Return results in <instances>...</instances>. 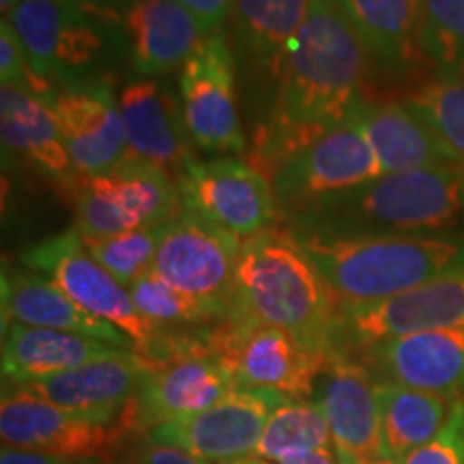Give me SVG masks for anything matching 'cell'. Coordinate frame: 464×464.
<instances>
[{
	"mask_svg": "<svg viewBox=\"0 0 464 464\" xmlns=\"http://www.w3.org/2000/svg\"><path fill=\"white\" fill-rule=\"evenodd\" d=\"M379 402L382 451L400 464L443 430L458 400L379 379Z\"/></svg>",
	"mask_w": 464,
	"mask_h": 464,
	"instance_id": "cell-28",
	"label": "cell"
},
{
	"mask_svg": "<svg viewBox=\"0 0 464 464\" xmlns=\"http://www.w3.org/2000/svg\"><path fill=\"white\" fill-rule=\"evenodd\" d=\"M335 456H338V464H396L390 458H365V456H355L346 454V451L335 450Z\"/></svg>",
	"mask_w": 464,
	"mask_h": 464,
	"instance_id": "cell-42",
	"label": "cell"
},
{
	"mask_svg": "<svg viewBox=\"0 0 464 464\" xmlns=\"http://www.w3.org/2000/svg\"><path fill=\"white\" fill-rule=\"evenodd\" d=\"M464 327V266L379 304L338 307L332 353H353L402 335Z\"/></svg>",
	"mask_w": 464,
	"mask_h": 464,
	"instance_id": "cell-12",
	"label": "cell"
},
{
	"mask_svg": "<svg viewBox=\"0 0 464 464\" xmlns=\"http://www.w3.org/2000/svg\"><path fill=\"white\" fill-rule=\"evenodd\" d=\"M179 3L196 17L207 34L222 31L235 7V0H179Z\"/></svg>",
	"mask_w": 464,
	"mask_h": 464,
	"instance_id": "cell-37",
	"label": "cell"
},
{
	"mask_svg": "<svg viewBox=\"0 0 464 464\" xmlns=\"http://www.w3.org/2000/svg\"><path fill=\"white\" fill-rule=\"evenodd\" d=\"M464 170V78H440L423 84L406 102Z\"/></svg>",
	"mask_w": 464,
	"mask_h": 464,
	"instance_id": "cell-31",
	"label": "cell"
},
{
	"mask_svg": "<svg viewBox=\"0 0 464 464\" xmlns=\"http://www.w3.org/2000/svg\"><path fill=\"white\" fill-rule=\"evenodd\" d=\"M464 216V170L458 166L382 174L284 219L316 235H451Z\"/></svg>",
	"mask_w": 464,
	"mask_h": 464,
	"instance_id": "cell-3",
	"label": "cell"
},
{
	"mask_svg": "<svg viewBox=\"0 0 464 464\" xmlns=\"http://www.w3.org/2000/svg\"><path fill=\"white\" fill-rule=\"evenodd\" d=\"M22 265L45 276L67 297L92 316L114 324L130 338L133 353L147 363L164 362L177 348L185 332H166L144 318L133 304L130 288L91 256L75 228L34 243L22 252Z\"/></svg>",
	"mask_w": 464,
	"mask_h": 464,
	"instance_id": "cell-6",
	"label": "cell"
},
{
	"mask_svg": "<svg viewBox=\"0 0 464 464\" xmlns=\"http://www.w3.org/2000/svg\"><path fill=\"white\" fill-rule=\"evenodd\" d=\"M20 3H22V0H0V11H3V15L7 17Z\"/></svg>",
	"mask_w": 464,
	"mask_h": 464,
	"instance_id": "cell-43",
	"label": "cell"
},
{
	"mask_svg": "<svg viewBox=\"0 0 464 464\" xmlns=\"http://www.w3.org/2000/svg\"><path fill=\"white\" fill-rule=\"evenodd\" d=\"M91 462L92 460H72V458L42 454V451L14 450V448H3V454H0V464H91Z\"/></svg>",
	"mask_w": 464,
	"mask_h": 464,
	"instance_id": "cell-39",
	"label": "cell"
},
{
	"mask_svg": "<svg viewBox=\"0 0 464 464\" xmlns=\"http://www.w3.org/2000/svg\"><path fill=\"white\" fill-rule=\"evenodd\" d=\"M131 430L125 417L102 423L33 396L22 387L3 393L0 439L3 448L42 451L72 460H95L121 443Z\"/></svg>",
	"mask_w": 464,
	"mask_h": 464,
	"instance_id": "cell-15",
	"label": "cell"
},
{
	"mask_svg": "<svg viewBox=\"0 0 464 464\" xmlns=\"http://www.w3.org/2000/svg\"><path fill=\"white\" fill-rule=\"evenodd\" d=\"M351 357L381 381L464 400V327L402 335Z\"/></svg>",
	"mask_w": 464,
	"mask_h": 464,
	"instance_id": "cell-18",
	"label": "cell"
},
{
	"mask_svg": "<svg viewBox=\"0 0 464 464\" xmlns=\"http://www.w3.org/2000/svg\"><path fill=\"white\" fill-rule=\"evenodd\" d=\"M89 179L114 200L133 228H160L183 213L177 181L166 170L131 153L112 170Z\"/></svg>",
	"mask_w": 464,
	"mask_h": 464,
	"instance_id": "cell-29",
	"label": "cell"
},
{
	"mask_svg": "<svg viewBox=\"0 0 464 464\" xmlns=\"http://www.w3.org/2000/svg\"><path fill=\"white\" fill-rule=\"evenodd\" d=\"M286 398L274 393L232 390L200 413L177 417L150 428L153 445L188 451L207 462H228L256 451L266 421Z\"/></svg>",
	"mask_w": 464,
	"mask_h": 464,
	"instance_id": "cell-16",
	"label": "cell"
},
{
	"mask_svg": "<svg viewBox=\"0 0 464 464\" xmlns=\"http://www.w3.org/2000/svg\"><path fill=\"white\" fill-rule=\"evenodd\" d=\"M130 63L140 78H161L183 67L207 37L179 0H136L125 14Z\"/></svg>",
	"mask_w": 464,
	"mask_h": 464,
	"instance_id": "cell-24",
	"label": "cell"
},
{
	"mask_svg": "<svg viewBox=\"0 0 464 464\" xmlns=\"http://www.w3.org/2000/svg\"><path fill=\"white\" fill-rule=\"evenodd\" d=\"M379 177H382L379 160L355 108L344 123L290 158L271 179V185L280 216L286 219L314 202L355 189Z\"/></svg>",
	"mask_w": 464,
	"mask_h": 464,
	"instance_id": "cell-13",
	"label": "cell"
},
{
	"mask_svg": "<svg viewBox=\"0 0 464 464\" xmlns=\"http://www.w3.org/2000/svg\"><path fill=\"white\" fill-rule=\"evenodd\" d=\"M116 351L123 348L89 335L11 323L3 327V379L11 387L28 385Z\"/></svg>",
	"mask_w": 464,
	"mask_h": 464,
	"instance_id": "cell-25",
	"label": "cell"
},
{
	"mask_svg": "<svg viewBox=\"0 0 464 464\" xmlns=\"http://www.w3.org/2000/svg\"><path fill=\"white\" fill-rule=\"evenodd\" d=\"M368 54L387 73L404 75L423 58L420 0H335Z\"/></svg>",
	"mask_w": 464,
	"mask_h": 464,
	"instance_id": "cell-27",
	"label": "cell"
},
{
	"mask_svg": "<svg viewBox=\"0 0 464 464\" xmlns=\"http://www.w3.org/2000/svg\"><path fill=\"white\" fill-rule=\"evenodd\" d=\"M370 54L335 0H310L284 72L280 95L254 127L247 161L274 179L290 158L355 112Z\"/></svg>",
	"mask_w": 464,
	"mask_h": 464,
	"instance_id": "cell-1",
	"label": "cell"
},
{
	"mask_svg": "<svg viewBox=\"0 0 464 464\" xmlns=\"http://www.w3.org/2000/svg\"><path fill=\"white\" fill-rule=\"evenodd\" d=\"M338 301L288 226L243 241L237 307L230 321L277 327L318 355H329Z\"/></svg>",
	"mask_w": 464,
	"mask_h": 464,
	"instance_id": "cell-2",
	"label": "cell"
},
{
	"mask_svg": "<svg viewBox=\"0 0 464 464\" xmlns=\"http://www.w3.org/2000/svg\"><path fill=\"white\" fill-rule=\"evenodd\" d=\"M147 362L133 351H116L50 379L17 385L45 402L89 420L114 423L136 398Z\"/></svg>",
	"mask_w": 464,
	"mask_h": 464,
	"instance_id": "cell-20",
	"label": "cell"
},
{
	"mask_svg": "<svg viewBox=\"0 0 464 464\" xmlns=\"http://www.w3.org/2000/svg\"><path fill=\"white\" fill-rule=\"evenodd\" d=\"M179 100L185 127L196 149L216 158H239L246 153L239 75L235 52L224 28L207 34L181 67Z\"/></svg>",
	"mask_w": 464,
	"mask_h": 464,
	"instance_id": "cell-10",
	"label": "cell"
},
{
	"mask_svg": "<svg viewBox=\"0 0 464 464\" xmlns=\"http://www.w3.org/2000/svg\"><path fill=\"white\" fill-rule=\"evenodd\" d=\"M314 402L327 417L335 450L387 458L381 437L379 379L359 359L334 351L316 379Z\"/></svg>",
	"mask_w": 464,
	"mask_h": 464,
	"instance_id": "cell-17",
	"label": "cell"
},
{
	"mask_svg": "<svg viewBox=\"0 0 464 464\" xmlns=\"http://www.w3.org/2000/svg\"><path fill=\"white\" fill-rule=\"evenodd\" d=\"M293 235L338 307L379 304L464 266V239L456 235Z\"/></svg>",
	"mask_w": 464,
	"mask_h": 464,
	"instance_id": "cell-4",
	"label": "cell"
},
{
	"mask_svg": "<svg viewBox=\"0 0 464 464\" xmlns=\"http://www.w3.org/2000/svg\"><path fill=\"white\" fill-rule=\"evenodd\" d=\"M222 464H269L266 460H263V458H237V460H228V462H222Z\"/></svg>",
	"mask_w": 464,
	"mask_h": 464,
	"instance_id": "cell-44",
	"label": "cell"
},
{
	"mask_svg": "<svg viewBox=\"0 0 464 464\" xmlns=\"http://www.w3.org/2000/svg\"><path fill=\"white\" fill-rule=\"evenodd\" d=\"M130 295L140 314L166 332H185V329L198 332L219 323L205 305L174 288L153 269L131 284Z\"/></svg>",
	"mask_w": 464,
	"mask_h": 464,
	"instance_id": "cell-33",
	"label": "cell"
},
{
	"mask_svg": "<svg viewBox=\"0 0 464 464\" xmlns=\"http://www.w3.org/2000/svg\"><path fill=\"white\" fill-rule=\"evenodd\" d=\"M116 100L130 153L161 168L177 181L196 155L185 127L181 100L174 95L170 84L160 78L136 75L127 80Z\"/></svg>",
	"mask_w": 464,
	"mask_h": 464,
	"instance_id": "cell-19",
	"label": "cell"
},
{
	"mask_svg": "<svg viewBox=\"0 0 464 464\" xmlns=\"http://www.w3.org/2000/svg\"><path fill=\"white\" fill-rule=\"evenodd\" d=\"M0 136L5 150L56 185L65 198H73L82 174L75 170L56 116L42 95L17 86H3Z\"/></svg>",
	"mask_w": 464,
	"mask_h": 464,
	"instance_id": "cell-22",
	"label": "cell"
},
{
	"mask_svg": "<svg viewBox=\"0 0 464 464\" xmlns=\"http://www.w3.org/2000/svg\"><path fill=\"white\" fill-rule=\"evenodd\" d=\"M420 48L440 78H464V0H420Z\"/></svg>",
	"mask_w": 464,
	"mask_h": 464,
	"instance_id": "cell-32",
	"label": "cell"
},
{
	"mask_svg": "<svg viewBox=\"0 0 464 464\" xmlns=\"http://www.w3.org/2000/svg\"><path fill=\"white\" fill-rule=\"evenodd\" d=\"M277 464H338V456L332 448H318L299 451V454H290L282 458Z\"/></svg>",
	"mask_w": 464,
	"mask_h": 464,
	"instance_id": "cell-40",
	"label": "cell"
},
{
	"mask_svg": "<svg viewBox=\"0 0 464 464\" xmlns=\"http://www.w3.org/2000/svg\"><path fill=\"white\" fill-rule=\"evenodd\" d=\"M133 464H211V462L200 460V458L191 456L183 450L149 443L147 448L140 451V456L133 460Z\"/></svg>",
	"mask_w": 464,
	"mask_h": 464,
	"instance_id": "cell-38",
	"label": "cell"
},
{
	"mask_svg": "<svg viewBox=\"0 0 464 464\" xmlns=\"http://www.w3.org/2000/svg\"><path fill=\"white\" fill-rule=\"evenodd\" d=\"M7 20L45 100L63 89L110 84L130 63L123 15L65 0H22Z\"/></svg>",
	"mask_w": 464,
	"mask_h": 464,
	"instance_id": "cell-5",
	"label": "cell"
},
{
	"mask_svg": "<svg viewBox=\"0 0 464 464\" xmlns=\"http://www.w3.org/2000/svg\"><path fill=\"white\" fill-rule=\"evenodd\" d=\"M65 3L80 5V7L110 11V14H116V15H123L125 17L127 9H130L131 5L136 3V0H65Z\"/></svg>",
	"mask_w": 464,
	"mask_h": 464,
	"instance_id": "cell-41",
	"label": "cell"
},
{
	"mask_svg": "<svg viewBox=\"0 0 464 464\" xmlns=\"http://www.w3.org/2000/svg\"><path fill=\"white\" fill-rule=\"evenodd\" d=\"M207 329L185 332L170 357L147 363L140 390L125 413L131 428L150 430L177 417L200 413L237 390L228 365L208 346Z\"/></svg>",
	"mask_w": 464,
	"mask_h": 464,
	"instance_id": "cell-11",
	"label": "cell"
},
{
	"mask_svg": "<svg viewBox=\"0 0 464 464\" xmlns=\"http://www.w3.org/2000/svg\"><path fill=\"white\" fill-rule=\"evenodd\" d=\"M183 211L194 213L239 239L277 224L274 185L249 161L232 155L189 160L177 179Z\"/></svg>",
	"mask_w": 464,
	"mask_h": 464,
	"instance_id": "cell-14",
	"label": "cell"
},
{
	"mask_svg": "<svg viewBox=\"0 0 464 464\" xmlns=\"http://www.w3.org/2000/svg\"><path fill=\"white\" fill-rule=\"evenodd\" d=\"M357 116L382 174L456 166L409 103L363 100Z\"/></svg>",
	"mask_w": 464,
	"mask_h": 464,
	"instance_id": "cell-26",
	"label": "cell"
},
{
	"mask_svg": "<svg viewBox=\"0 0 464 464\" xmlns=\"http://www.w3.org/2000/svg\"><path fill=\"white\" fill-rule=\"evenodd\" d=\"M82 237V235H80ZM161 239L160 228H136L100 239H84V247L103 269L110 271L123 286L130 288L153 269Z\"/></svg>",
	"mask_w": 464,
	"mask_h": 464,
	"instance_id": "cell-34",
	"label": "cell"
},
{
	"mask_svg": "<svg viewBox=\"0 0 464 464\" xmlns=\"http://www.w3.org/2000/svg\"><path fill=\"white\" fill-rule=\"evenodd\" d=\"M307 9L310 0H235L230 14L232 52L241 103L252 112L254 127L276 106Z\"/></svg>",
	"mask_w": 464,
	"mask_h": 464,
	"instance_id": "cell-9",
	"label": "cell"
},
{
	"mask_svg": "<svg viewBox=\"0 0 464 464\" xmlns=\"http://www.w3.org/2000/svg\"><path fill=\"white\" fill-rule=\"evenodd\" d=\"M241 247L239 237L183 211L161 226L153 271L224 323L235 316Z\"/></svg>",
	"mask_w": 464,
	"mask_h": 464,
	"instance_id": "cell-7",
	"label": "cell"
},
{
	"mask_svg": "<svg viewBox=\"0 0 464 464\" xmlns=\"http://www.w3.org/2000/svg\"><path fill=\"white\" fill-rule=\"evenodd\" d=\"M45 102L82 177L112 170L130 155L119 100H114L110 84L63 89Z\"/></svg>",
	"mask_w": 464,
	"mask_h": 464,
	"instance_id": "cell-21",
	"label": "cell"
},
{
	"mask_svg": "<svg viewBox=\"0 0 464 464\" xmlns=\"http://www.w3.org/2000/svg\"><path fill=\"white\" fill-rule=\"evenodd\" d=\"M211 351L228 365L237 390L274 393L286 400L314 396L329 355H318L277 327L224 321L207 329Z\"/></svg>",
	"mask_w": 464,
	"mask_h": 464,
	"instance_id": "cell-8",
	"label": "cell"
},
{
	"mask_svg": "<svg viewBox=\"0 0 464 464\" xmlns=\"http://www.w3.org/2000/svg\"><path fill=\"white\" fill-rule=\"evenodd\" d=\"M0 80L3 86H17V89H28L45 100V92L37 75L33 73L28 58L22 48L20 39L11 26L7 17L0 22Z\"/></svg>",
	"mask_w": 464,
	"mask_h": 464,
	"instance_id": "cell-36",
	"label": "cell"
},
{
	"mask_svg": "<svg viewBox=\"0 0 464 464\" xmlns=\"http://www.w3.org/2000/svg\"><path fill=\"white\" fill-rule=\"evenodd\" d=\"M327 417L314 400H284L266 421L254 454L263 460L280 462L299 451L332 448Z\"/></svg>",
	"mask_w": 464,
	"mask_h": 464,
	"instance_id": "cell-30",
	"label": "cell"
},
{
	"mask_svg": "<svg viewBox=\"0 0 464 464\" xmlns=\"http://www.w3.org/2000/svg\"><path fill=\"white\" fill-rule=\"evenodd\" d=\"M11 323L89 335L123 351H133L130 338L114 324L92 316L54 282L31 269L3 271V327Z\"/></svg>",
	"mask_w": 464,
	"mask_h": 464,
	"instance_id": "cell-23",
	"label": "cell"
},
{
	"mask_svg": "<svg viewBox=\"0 0 464 464\" xmlns=\"http://www.w3.org/2000/svg\"><path fill=\"white\" fill-rule=\"evenodd\" d=\"M400 464H464V400H458L443 430L430 443L411 451Z\"/></svg>",
	"mask_w": 464,
	"mask_h": 464,
	"instance_id": "cell-35",
	"label": "cell"
}]
</instances>
